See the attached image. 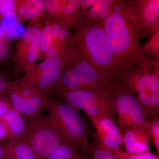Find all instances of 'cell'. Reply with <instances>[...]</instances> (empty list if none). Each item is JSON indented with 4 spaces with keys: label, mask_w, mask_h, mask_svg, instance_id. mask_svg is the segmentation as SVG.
Instances as JSON below:
<instances>
[{
    "label": "cell",
    "mask_w": 159,
    "mask_h": 159,
    "mask_svg": "<svg viewBox=\"0 0 159 159\" xmlns=\"http://www.w3.org/2000/svg\"><path fill=\"white\" fill-rule=\"evenodd\" d=\"M11 107L12 106L9 97L4 93L0 94V119Z\"/></svg>",
    "instance_id": "cell-27"
},
{
    "label": "cell",
    "mask_w": 159,
    "mask_h": 159,
    "mask_svg": "<svg viewBox=\"0 0 159 159\" xmlns=\"http://www.w3.org/2000/svg\"><path fill=\"white\" fill-rule=\"evenodd\" d=\"M43 18L30 22L16 46L12 57L14 63L15 78L28 72L36 65L40 50Z\"/></svg>",
    "instance_id": "cell-8"
},
{
    "label": "cell",
    "mask_w": 159,
    "mask_h": 159,
    "mask_svg": "<svg viewBox=\"0 0 159 159\" xmlns=\"http://www.w3.org/2000/svg\"><path fill=\"white\" fill-rule=\"evenodd\" d=\"M115 0H80V15L91 22L103 24Z\"/></svg>",
    "instance_id": "cell-13"
},
{
    "label": "cell",
    "mask_w": 159,
    "mask_h": 159,
    "mask_svg": "<svg viewBox=\"0 0 159 159\" xmlns=\"http://www.w3.org/2000/svg\"><path fill=\"white\" fill-rule=\"evenodd\" d=\"M103 25L119 81L130 72L142 54L136 19L126 1L115 0Z\"/></svg>",
    "instance_id": "cell-1"
},
{
    "label": "cell",
    "mask_w": 159,
    "mask_h": 159,
    "mask_svg": "<svg viewBox=\"0 0 159 159\" xmlns=\"http://www.w3.org/2000/svg\"><path fill=\"white\" fill-rule=\"evenodd\" d=\"M16 16L21 23L42 19L45 13V0H16Z\"/></svg>",
    "instance_id": "cell-14"
},
{
    "label": "cell",
    "mask_w": 159,
    "mask_h": 159,
    "mask_svg": "<svg viewBox=\"0 0 159 159\" xmlns=\"http://www.w3.org/2000/svg\"><path fill=\"white\" fill-rule=\"evenodd\" d=\"M55 94L72 108L83 111L89 118L104 114L112 115L116 111L113 90L100 92L77 90Z\"/></svg>",
    "instance_id": "cell-9"
},
{
    "label": "cell",
    "mask_w": 159,
    "mask_h": 159,
    "mask_svg": "<svg viewBox=\"0 0 159 159\" xmlns=\"http://www.w3.org/2000/svg\"><path fill=\"white\" fill-rule=\"evenodd\" d=\"M9 81L5 79L2 74H0V94L4 93Z\"/></svg>",
    "instance_id": "cell-28"
},
{
    "label": "cell",
    "mask_w": 159,
    "mask_h": 159,
    "mask_svg": "<svg viewBox=\"0 0 159 159\" xmlns=\"http://www.w3.org/2000/svg\"><path fill=\"white\" fill-rule=\"evenodd\" d=\"M90 119L96 130L99 147L103 149L122 150L124 145L123 138L112 115L102 114Z\"/></svg>",
    "instance_id": "cell-12"
},
{
    "label": "cell",
    "mask_w": 159,
    "mask_h": 159,
    "mask_svg": "<svg viewBox=\"0 0 159 159\" xmlns=\"http://www.w3.org/2000/svg\"><path fill=\"white\" fill-rule=\"evenodd\" d=\"M7 138V132L6 127L2 121L0 120V142Z\"/></svg>",
    "instance_id": "cell-29"
},
{
    "label": "cell",
    "mask_w": 159,
    "mask_h": 159,
    "mask_svg": "<svg viewBox=\"0 0 159 159\" xmlns=\"http://www.w3.org/2000/svg\"><path fill=\"white\" fill-rule=\"evenodd\" d=\"M0 120L6 127L8 141L23 139L27 129V123L21 114L11 107Z\"/></svg>",
    "instance_id": "cell-15"
},
{
    "label": "cell",
    "mask_w": 159,
    "mask_h": 159,
    "mask_svg": "<svg viewBox=\"0 0 159 159\" xmlns=\"http://www.w3.org/2000/svg\"><path fill=\"white\" fill-rule=\"evenodd\" d=\"M121 82L134 95L145 116L157 118L159 111V60L142 54Z\"/></svg>",
    "instance_id": "cell-3"
},
{
    "label": "cell",
    "mask_w": 159,
    "mask_h": 159,
    "mask_svg": "<svg viewBox=\"0 0 159 159\" xmlns=\"http://www.w3.org/2000/svg\"><path fill=\"white\" fill-rule=\"evenodd\" d=\"M26 119L27 129L23 139L40 159H48L58 146L67 143L47 116L40 113Z\"/></svg>",
    "instance_id": "cell-6"
},
{
    "label": "cell",
    "mask_w": 159,
    "mask_h": 159,
    "mask_svg": "<svg viewBox=\"0 0 159 159\" xmlns=\"http://www.w3.org/2000/svg\"><path fill=\"white\" fill-rule=\"evenodd\" d=\"M122 138L124 145L131 142L149 143L151 139L148 130L138 127H133L126 130Z\"/></svg>",
    "instance_id": "cell-20"
},
{
    "label": "cell",
    "mask_w": 159,
    "mask_h": 159,
    "mask_svg": "<svg viewBox=\"0 0 159 159\" xmlns=\"http://www.w3.org/2000/svg\"><path fill=\"white\" fill-rule=\"evenodd\" d=\"M44 26L42 32L41 39L40 50L37 61L44 60L46 53L51 45L53 41V34L51 21L43 18Z\"/></svg>",
    "instance_id": "cell-19"
},
{
    "label": "cell",
    "mask_w": 159,
    "mask_h": 159,
    "mask_svg": "<svg viewBox=\"0 0 159 159\" xmlns=\"http://www.w3.org/2000/svg\"><path fill=\"white\" fill-rule=\"evenodd\" d=\"M112 85L115 110L118 114V128L121 134L133 127L148 131L149 121L134 95L119 81L112 82Z\"/></svg>",
    "instance_id": "cell-7"
},
{
    "label": "cell",
    "mask_w": 159,
    "mask_h": 159,
    "mask_svg": "<svg viewBox=\"0 0 159 159\" xmlns=\"http://www.w3.org/2000/svg\"><path fill=\"white\" fill-rule=\"evenodd\" d=\"M11 56V43L6 39L4 30L0 26V64L6 62Z\"/></svg>",
    "instance_id": "cell-23"
},
{
    "label": "cell",
    "mask_w": 159,
    "mask_h": 159,
    "mask_svg": "<svg viewBox=\"0 0 159 159\" xmlns=\"http://www.w3.org/2000/svg\"><path fill=\"white\" fill-rule=\"evenodd\" d=\"M47 116L67 143L79 151L90 153L87 126L77 110L64 102L49 98Z\"/></svg>",
    "instance_id": "cell-4"
},
{
    "label": "cell",
    "mask_w": 159,
    "mask_h": 159,
    "mask_svg": "<svg viewBox=\"0 0 159 159\" xmlns=\"http://www.w3.org/2000/svg\"><path fill=\"white\" fill-rule=\"evenodd\" d=\"M80 15V0H66L64 4L54 14L47 18V20H60L66 22L70 25L75 19Z\"/></svg>",
    "instance_id": "cell-17"
},
{
    "label": "cell",
    "mask_w": 159,
    "mask_h": 159,
    "mask_svg": "<svg viewBox=\"0 0 159 159\" xmlns=\"http://www.w3.org/2000/svg\"><path fill=\"white\" fill-rule=\"evenodd\" d=\"M4 159H40L23 139L7 141L1 145Z\"/></svg>",
    "instance_id": "cell-16"
},
{
    "label": "cell",
    "mask_w": 159,
    "mask_h": 159,
    "mask_svg": "<svg viewBox=\"0 0 159 159\" xmlns=\"http://www.w3.org/2000/svg\"><path fill=\"white\" fill-rule=\"evenodd\" d=\"M136 19L140 37L150 39L159 31V0L126 1Z\"/></svg>",
    "instance_id": "cell-11"
},
{
    "label": "cell",
    "mask_w": 159,
    "mask_h": 159,
    "mask_svg": "<svg viewBox=\"0 0 159 159\" xmlns=\"http://www.w3.org/2000/svg\"><path fill=\"white\" fill-rule=\"evenodd\" d=\"M148 131L158 153L159 152V121L158 118L149 122Z\"/></svg>",
    "instance_id": "cell-25"
},
{
    "label": "cell",
    "mask_w": 159,
    "mask_h": 159,
    "mask_svg": "<svg viewBox=\"0 0 159 159\" xmlns=\"http://www.w3.org/2000/svg\"><path fill=\"white\" fill-rule=\"evenodd\" d=\"M125 145L126 151L129 153H143L150 152L149 143L145 142H131L127 143Z\"/></svg>",
    "instance_id": "cell-26"
},
{
    "label": "cell",
    "mask_w": 159,
    "mask_h": 159,
    "mask_svg": "<svg viewBox=\"0 0 159 159\" xmlns=\"http://www.w3.org/2000/svg\"><path fill=\"white\" fill-rule=\"evenodd\" d=\"M117 159H159L157 155L149 152L131 153L119 149H104Z\"/></svg>",
    "instance_id": "cell-21"
},
{
    "label": "cell",
    "mask_w": 159,
    "mask_h": 159,
    "mask_svg": "<svg viewBox=\"0 0 159 159\" xmlns=\"http://www.w3.org/2000/svg\"><path fill=\"white\" fill-rule=\"evenodd\" d=\"M12 108L25 117L41 113L48 103V96L38 93L17 80L9 81L5 91Z\"/></svg>",
    "instance_id": "cell-10"
},
{
    "label": "cell",
    "mask_w": 159,
    "mask_h": 159,
    "mask_svg": "<svg viewBox=\"0 0 159 159\" xmlns=\"http://www.w3.org/2000/svg\"><path fill=\"white\" fill-rule=\"evenodd\" d=\"M71 51L82 57L111 82L118 81L112 54L103 24L89 21L80 15L70 24Z\"/></svg>",
    "instance_id": "cell-2"
},
{
    "label": "cell",
    "mask_w": 159,
    "mask_h": 159,
    "mask_svg": "<svg viewBox=\"0 0 159 159\" xmlns=\"http://www.w3.org/2000/svg\"><path fill=\"white\" fill-rule=\"evenodd\" d=\"M73 53L74 57L67 63L53 93L112 90V82L99 74L86 60Z\"/></svg>",
    "instance_id": "cell-5"
},
{
    "label": "cell",
    "mask_w": 159,
    "mask_h": 159,
    "mask_svg": "<svg viewBox=\"0 0 159 159\" xmlns=\"http://www.w3.org/2000/svg\"><path fill=\"white\" fill-rule=\"evenodd\" d=\"M16 16V0H0V18L11 20Z\"/></svg>",
    "instance_id": "cell-22"
},
{
    "label": "cell",
    "mask_w": 159,
    "mask_h": 159,
    "mask_svg": "<svg viewBox=\"0 0 159 159\" xmlns=\"http://www.w3.org/2000/svg\"><path fill=\"white\" fill-rule=\"evenodd\" d=\"M142 48V54H148V57L152 59L159 60V31L156 33Z\"/></svg>",
    "instance_id": "cell-24"
},
{
    "label": "cell",
    "mask_w": 159,
    "mask_h": 159,
    "mask_svg": "<svg viewBox=\"0 0 159 159\" xmlns=\"http://www.w3.org/2000/svg\"><path fill=\"white\" fill-rule=\"evenodd\" d=\"M48 159H84L78 149L68 143L56 148Z\"/></svg>",
    "instance_id": "cell-18"
}]
</instances>
